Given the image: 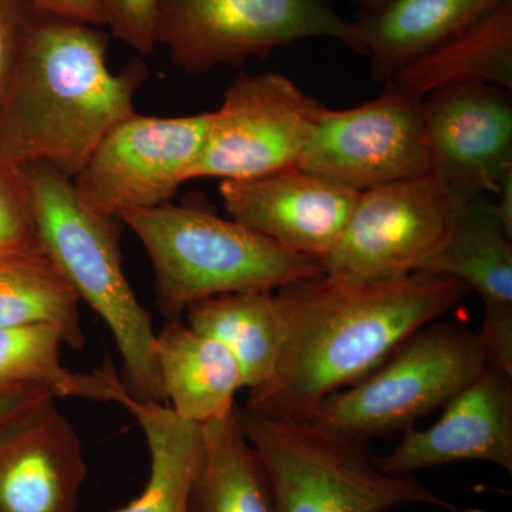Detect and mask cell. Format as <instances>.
I'll list each match as a JSON object with an SVG mask.
<instances>
[{"mask_svg":"<svg viewBox=\"0 0 512 512\" xmlns=\"http://www.w3.org/2000/svg\"><path fill=\"white\" fill-rule=\"evenodd\" d=\"M468 292L457 279L426 271L382 282L323 274L276 289L284 352L274 379L249 392L245 407L266 419L308 423L323 399L372 373Z\"/></svg>","mask_w":512,"mask_h":512,"instance_id":"obj_1","label":"cell"},{"mask_svg":"<svg viewBox=\"0 0 512 512\" xmlns=\"http://www.w3.org/2000/svg\"><path fill=\"white\" fill-rule=\"evenodd\" d=\"M106 33L37 12L0 104V163L46 164L73 180L134 110L146 66L113 73Z\"/></svg>","mask_w":512,"mask_h":512,"instance_id":"obj_2","label":"cell"},{"mask_svg":"<svg viewBox=\"0 0 512 512\" xmlns=\"http://www.w3.org/2000/svg\"><path fill=\"white\" fill-rule=\"evenodd\" d=\"M42 252L106 323L123 359L126 387L138 402L165 403L157 333L121 264L117 218L87 208L73 180L46 164L23 167Z\"/></svg>","mask_w":512,"mask_h":512,"instance_id":"obj_3","label":"cell"},{"mask_svg":"<svg viewBox=\"0 0 512 512\" xmlns=\"http://www.w3.org/2000/svg\"><path fill=\"white\" fill-rule=\"evenodd\" d=\"M119 218L146 249L158 306L168 320L180 319L191 305L214 296L276 291L325 274L319 259L191 205L167 202Z\"/></svg>","mask_w":512,"mask_h":512,"instance_id":"obj_4","label":"cell"},{"mask_svg":"<svg viewBox=\"0 0 512 512\" xmlns=\"http://www.w3.org/2000/svg\"><path fill=\"white\" fill-rule=\"evenodd\" d=\"M237 414L268 470L279 512H392L414 504L463 511L412 477L383 473L366 444L247 407Z\"/></svg>","mask_w":512,"mask_h":512,"instance_id":"obj_5","label":"cell"},{"mask_svg":"<svg viewBox=\"0 0 512 512\" xmlns=\"http://www.w3.org/2000/svg\"><path fill=\"white\" fill-rule=\"evenodd\" d=\"M487 366L477 332L457 323H430L372 373L323 399L308 423L330 436L366 444L414 427Z\"/></svg>","mask_w":512,"mask_h":512,"instance_id":"obj_6","label":"cell"},{"mask_svg":"<svg viewBox=\"0 0 512 512\" xmlns=\"http://www.w3.org/2000/svg\"><path fill=\"white\" fill-rule=\"evenodd\" d=\"M338 0H158L156 45L188 74L239 67L313 37L338 40L363 56L355 20Z\"/></svg>","mask_w":512,"mask_h":512,"instance_id":"obj_7","label":"cell"},{"mask_svg":"<svg viewBox=\"0 0 512 512\" xmlns=\"http://www.w3.org/2000/svg\"><path fill=\"white\" fill-rule=\"evenodd\" d=\"M322 104L278 73H239L211 111L191 180H248L299 168Z\"/></svg>","mask_w":512,"mask_h":512,"instance_id":"obj_8","label":"cell"},{"mask_svg":"<svg viewBox=\"0 0 512 512\" xmlns=\"http://www.w3.org/2000/svg\"><path fill=\"white\" fill-rule=\"evenodd\" d=\"M211 111L181 117L133 113L101 140L73 178L87 208L106 217L167 204L192 170L207 138Z\"/></svg>","mask_w":512,"mask_h":512,"instance_id":"obj_9","label":"cell"},{"mask_svg":"<svg viewBox=\"0 0 512 512\" xmlns=\"http://www.w3.org/2000/svg\"><path fill=\"white\" fill-rule=\"evenodd\" d=\"M299 168L357 192L429 175L423 99L386 83L362 106H323Z\"/></svg>","mask_w":512,"mask_h":512,"instance_id":"obj_10","label":"cell"},{"mask_svg":"<svg viewBox=\"0 0 512 512\" xmlns=\"http://www.w3.org/2000/svg\"><path fill=\"white\" fill-rule=\"evenodd\" d=\"M451 208L430 175L359 192L323 271L349 282L392 281L420 271L446 235Z\"/></svg>","mask_w":512,"mask_h":512,"instance_id":"obj_11","label":"cell"},{"mask_svg":"<svg viewBox=\"0 0 512 512\" xmlns=\"http://www.w3.org/2000/svg\"><path fill=\"white\" fill-rule=\"evenodd\" d=\"M429 175L451 205L498 192L512 175V103L507 90L471 82L423 99Z\"/></svg>","mask_w":512,"mask_h":512,"instance_id":"obj_12","label":"cell"},{"mask_svg":"<svg viewBox=\"0 0 512 512\" xmlns=\"http://www.w3.org/2000/svg\"><path fill=\"white\" fill-rule=\"evenodd\" d=\"M220 194L232 220L322 262L342 238L359 192L291 168L222 180Z\"/></svg>","mask_w":512,"mask_h":512,"instance_id":"obj_13","label":"cell"},{"mask_svg":"<svg viewBox=\"0 0 512 512\" xmlns=\"http://www.w3.org/2000/svg\"><path fill=\"white\" fill-rule=\"evenodd\" d=\"M420 271L450 276L480 296L485 359L512 375V234L497 205L485 197L453 205L446 235Z\"/></svg>","mask_w":512,"mask_h":512,"instance_id":"obj_14","label":"cell"},{"mask_svg":"<svg viewBox=\"0 0 512 512\" xmlns=\"http://www.w3.org/2000/svg\"><path fill=\"white\" fill-rule=\"evenodd\" d=\"M393 476L460 461H485L512 473V375L488 365L444 406L426 430L409 427L389 454L373 457Z\"/></svg>","mask_w":512,"mask_h":512,"instance_id":"obj_15","label":"cell"},{"mask_svg":"<svg viewBox=\"0 0 512 512\" xmlns=\"http://www.w3.org/2000/svg\"><path fill=\"white\" fill-rule=\"evenodd\" d=\"M0 440V512H74L87 477L83 443L50 400Z\"/></svg>","mask_w":512,"mask_h":512,"instance_id":"obj_16","label":"cell"},{"mask_svg":"<svg viewBox=\"0 0 512 512\" xmlns=\"http://www.w3.org/2000/svg\"><path fill=\"white\" fill-rule=\"evenodd\" d=\"M507 0H389L355 22L376 82L429 55Z\"/></svg>","mask_w":512,"mask_h":512,"instance_id":"obj_17","label":"cell"},{"mask_svg":"<svg viewBox=\"0 0 512 512\" xmlns=\"http://www.w3.org/2000/svg\"><path fill=\"white\" fill-rule=\"evenodd\" d=\"M157 360L165 403L181 419L204 424L237 409L235 396L245 389L237 360L221 342L168 320L157 333Z\"/></svg>","mask_w":512,"mask_h":512,"instance_id":"obj_18","label":"cell"},{"mask_svg":"<svg viewBox=\"0 0 512 512\" xmlns=\"http://www.w3.org/2000/svg\"><path fill=\"white\" fill-rule=\"evenodd\" d=\"M187 325L221 342L237 360L249 392L274 379L286 325L275 291L228 293L191 305Z\"/></svg>","mask_w":512,"mask_h":512,"instance_id":"obj_19","label":"cell"},{"mask_svg":"<svg viewBox=\"0 0 512 512\" xmlns=\"http://www.w3.org/2000/svg\"><path fill=\"white\" fill-rule=\"evenodd\" d=\"M471 82L512 89V0L404 67L386 83L424 99L444 87Z\"/></svg>","mask_w":512,"mask_h":512,"instance_id":"obj_20","label":"cell"},{"mask_svg":"<svg viewBox=\"0 0 512 512\" xmlns=\"http://www.w3.org/2000/svg\"><path fill=\"white\" fill-rule=\"evenodd\" d=\"M202 434L188 512H279L271 477L245 436L237 409L204 424Z\"/></svg>","mask_w":512,"mask_h":512,"instance_id":"obj_21","label":"cell"},{"mask_svg":"<svg viewBox=\"0 0 512 512\" xmlns=\"http://www.w3.org/2000/svg\"><path fill=\"white\" fill-rule=\"evenodd\" d=\"M66 343L62 330L50 323L0 328V386H36L56 399L80 397L124 406L130 393L110 362L89 373H73L62 365Z\"/></svg>","mask_w":512,"mask_h":512,"instance_id":"obj_22","label":"cell"},{"mask_svg":"<svg viewBox=\"0 0 512 512\" xmlns=\"http://www.w3.org/2000/svg\"><path fill=\"white\" fill-rule=\"evenodd\" d=\"M124 407L136 417L146 437L150 474L143 493L114 512H188L204 446L201 424L181 419L161 403L130 397Z\"/></svg>","mask_w":512,"mask_h":512,"instance_id":"obj_23","label":"cell"},{"mask_svg":"<svg viewBox=\"0 0 512 512\" xmlns=\"http://www.w3.org/2000/svg\"><path fill=\"white\" fill-rule=\"evenodd\" d=\"M79 298L45 254L0 255V328L50 323L66 345L86 343Z\"/></svg>","mask_w":512,"mask_h":512,"instance_id":"obj_24","label":"cell"},{"mask_svg":"<svg viewBox=\"0 0 512 512\" xmlns=\"http://www.w3.org/2000/svg\"><path fill=\"white\" fill-rule=\"evenodd\" d=\"M9 254L43 252L25 170L0 163V255Z\"/></svg>","mask_w":512,"mask_h":512,"instance_id":"obj_25","label":"cell"},{"mask_svg":"<svg viewBox=\"0 0 512 512\" xmlns=\"http://www.w3.org/2000/svg\"><path fill=\"white\" fill-rule=\"evenodd\" d=\"M104 26L141 56L156 50L158 0H96Z\"/></svg>","mask_w":512,"mask_h":512,"instance_id":"obj_26","label":"cell"},{"mask_svg":"<svg viewBox=\"0 0 512 512\" xmlns=\"http://www.w3.org/2000/svg\"><path fill=\"white\" fill-rule=\"evenodd\" d=\"M37 12L32 0H0V104Z\"/></svg>","mask_w":512,"mask_h":512,"instance_id":"obj_27","label":"cell"},{"mask_svg":"<svg viewBox=\"0 0 512 512\" xmlns=\"http://www.w3.org/2000/svg\"><path fill=\"white\" fill-rule=\"evenodd\" d=\"M50 400H56L55 394L43 387L0 386V431Z\"/></svg>","mask_w":512,"mask_h":512,"instance_id":"obj_28","label":"cell"},{"mask_svg":"<svg viewBox=\"0 0 512 512\" xmlns=\"http://www.w3.org/2000/svg\"><path fill=\"white\" fill-rule=\"evenodd\" d=\"M39 12L79 20L87 25L104 26L103 15L96 0H32Z\"/></svg>","mask_w":512,"mask_h":512,"instance_id":"obj_29","label":"cell"},{"mask_svg":"<svg viewBox=\"0 0 512 512\" xmlns=\"http://www.w3.org/2000/svg\"><path fill=\"white\" fill-rule=\"evenodd\" d=\"M497 210L503 220L505 228L512 234V175L505 178L503 185L497 192Z\"/></svg>","mask_w":512,"mask_h":512,"instance_id":"obj_30","label":"cell"},{"mask_svg":"<svg viewBox=\"0 0 512 512\" xmlns=\"http://www.w3.org/2000/svg\"><path fill=\"white\" fill-rule=\"evenodd\" d=\"M360 3V12H375V10L382 8L389 0H357Z\"/></svg>","mask_w":512,"mask_h":512,"instance_id":"obj_31","label":"cell"}]
</instances>
